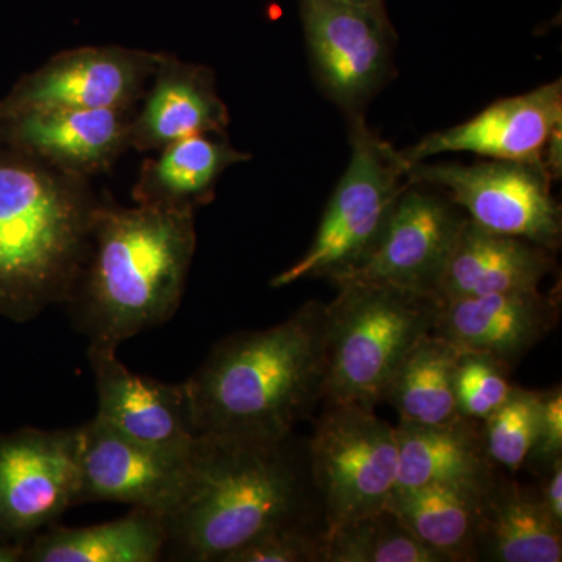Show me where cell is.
<instances>
[{"mask_svg": "<svg viewBox=\"0 0 562 562\" xmlns=\"http://www.w3.org/2000/svg\"><path fill=\"white\" fill-rule=\"evenodd\" d=\"M325 303L308 302L265 330L214 346L183 382L199 436L291 438L325 397Z\"/></svg>", "mask_w": 562, "mask_h": 562, "instance_id": "1", "label": "cell"}, {"mask_svg": "<svg viewBox=\"0 0 562 562\" xmlns=\"http://www.w3.org/2000/svg\"><path fill=\"white\" fill-rule=\"evenodd\" d=\"M195 213L101 198L87 262L66 306L90 344L120 349L179 310L194 260Z\"/></svg>", "mask_w": 562, "mask_h": 562, "instance_id": "2", "label": "cell"}, {"mask_svg": "<svg viewBox=\"0 0 562 562\" xmlns=\"http://www.w3.org/2000/svg\"><path fill=\"white\" fill-rule=\"evenodd\" d=\"M291 443L201 436L183 497L165 517V557L224 562L266 532L313 520L308 464Z\"/></svg>", "mask_w": 562, "mask_h": 562, "instance_id": "3", "label": "cell"}, {"mask_svg": "<svg viewBox=\"0 0 562 562\" xmlns=\"http://www.w3.org/2000/svg\"><path fill=\"white\" fill-rule=\"evenodd\" d=\"M99 202L91 180L0 143V317L29 322L66 305L90 254Z\"/></svg>", "mask_w": 562, "mask_h": 562, "instance_id": "4", "label": "cell"}, {"mask_svg": "<svg viewBox=\"0 0 562 562\" xmlns=\"http://www.w3.org/2000/svg\"><path fill=\"white\" fill-rule=\"evenodd\" d=\"M325 305L327 403L375 408L406 355L435 331L441 301L390 284L344 281Z\"/></svg>", "mask_w": 562, "mask_h": 562, "instance_id": "5", "label": "cell"}, {"mask_svg": "<svg viewBox=\"0 0 562 562\" xmlns=\"http://www.w3.org/2000/svg\"><path fill=\"white\" fill-rule=\"evenodd\" d=\"M350 117V161L301 260L271 280L284 288L305 279L336 281L353 271L373 249L398 195L409 184L402 151L366 124Z\"/></svg>", "mask_w": 562, "mask_h": 562, "instance_id": "6", "label": "cell"}, {"mask_svg": "<svg viewBox=\"0 0 562 562\" xmlns=\"http://www.w3.org/2000/svg\"><path fill=\"white\" fill-rule=\"evenodd\" d=\"M306 454L324 531L382 512L397 484L395 427L366 406L327 403Z\"/></svg>", "mask_w": 562, "mask_h": 562, "instance_id": "7", "label": "cell"}, {"mask_svg": "<svg viewBox=\"0 0 562 562\" xmlns=\"http://www.w3.org/2000/svg\"><path fill=\"white\" fill-rule=\"evenodd\" d=\"M412 183L442 191L468 220L497 235L557 251L562 238L552 173L542 162L487 160L473 165H408Z\"/></svg>", "mask_w": 562, "mask_h": 562, "instance_id": "8", "label": "cell"}, {"mask_svg": "<svg viewBox=\"0 0 562 562\" xmlns=\"http://www.w3.org/2000/svg\"><path fill=\"white\" fill-rule=\"evenodd\" d=\"M303 33L322 92L353 117L390 79L395 32L384 2L301 0Z\"/></svg>", "mask_w": 562, "mask_h": 562, "instance_id": "9", "label": "cell"}, {"mask_svg": "<svg viewBox=\"0 0 562 562\" xmlns=\"http://www.w3.org/2000/svg\"><path fill=\"white\" fill-rule=\"evenodd\" d=\"M79 492V427L0 432V538L31 542L77 506Z\"/></svg>", "mask_w": 562, "mask_h": 562, "instance_id": "10", "label": "cell"}, {"mask_svg": "<svg viewBox=\"0 0 562 562\" xmlns=\"http://www.w3.org/2000/svg\"><path fill=\"white\" fill-rule=\"evenodd\" d=\"M160 52L85 46L60 52L0 99V121L49 110H136Z\"/></svg>", "mask_w": 562, "mask_h": 562, "instance_id": "11", "label": "cell"}, {"mask_svg": "<svg viewBox=\"0 0 562 562\" xmlns=\"http://www.w3.org/2000/svg\"><path fill=\"white\" fill-rule=\"evenodd\" d=\"M465 221L446 195L409 181L371 254L333 283L368 281L436 295Z\"/></svg>", "mask_w": 562, "mask_h": 562, "instance_id": "12", "label": "cell"}, {"mask_svg": "<svg viewBox=\"0 0 562 562\" xmlns=\"http://www.w3.org/2000/svg\"><path fill=\"white\" fill-rule=\"evenodd\" d=\"M79 430L77 506L116 502L168 517L179 505L190 480L194 449L172 452L146 446L111 430L95 417Z\"/></svg>", "mask_w": 562, "mask_h": 562, "instance_id": "13", "label": "cell"}, {"mask_svg": "<svg viewBox=\"0 0 562 562\" xmlns=\"http://www.w3.org/2000/svg\"><path fill=\"white\" fill-rule=\"evenodd\" d=\"M561 128L562 81L554 80L525 94L491 103L472 120L430 133L402 155L408 165L449 151L543 165L550 140Z\"/></svg>", "mask_w": 562, "mask_h": 562, "instance_id": "14", "label": "cell"}, {"mask_svg": "<svg viewBox=\"0 0 562 562\" xmlns=\"http://www.w3.org/2000/svg\"><path fill=\"white\" fill-rule=\"evenodd\" d=\"M99 412L95 419L133 441L190 452L201 438L192 424L183 383L169 384L139 375L117 358V349L88 347Z\"/></svg>", "mask_w": 562, "mask_h": 562, "instance_id": "15", "label": "cell"}, {"mask_svg": "<svg viewBox=\"0 0 562 562\" xmlns=\"http://www.w3.org/2000/svg\"><path fill=\"white\" fill-rule=\"evenodd\" d=\"M136 110H49L0 121V143L68 176L92 180L131 149Z\"/></svg>", "mask_w": 562, "mask_h": 562, "instance_id": "16", "label": "cell"}, {"mask_svg": "<svg viewBox=\"0 0 562 562\" xmlns=\"http://www.w3.org/2000/svg\"><path fill=\"white\" fill-rule=\"evenodd\" d=\"M560 316L557 292L541 288L442 302L435 335L462 351H476L512 369L552 331Z\"/></svg>", "mask_w": 562, "mask_h": 562, "instance_id": "17", "label": "cell"}, {"mask_svg": "<svg viewBox=\"0 0 562 562\" xmlns=\"http://www.w3.org/2000/svg\"><path fill=\"white\" fill-rule=\"evenodd\" d=\"M131 125V149L157 151L194 135H227L231 113L213 70L160 52Z\"/></svg>", "mask_w": 562, "mask_h": 562, "instance_id": "18", "label": "cell"}, {"mask_svg": "<svg viewBox=\"0 0 562 562\" xmlns=\"http://www.w3.org/2000/svg\"><path fill=\"white\" fill-rule=\"evenodd\" d=\"M554 254L527 239L497 235L465 221L439 281V301L538 290L553 271Z\"/></svg>", "mask_w": 562, "mask_h": 562, "instance_id": "19", "label": "cell"}, {"mask_svg": "<svg viewBox=\"0 0 562 562\" xmlns=\"http://www.w3.org/2000/svg\"><path fill=\"white\" fill-rule=\"evenodd\" d=\"M227 135H194L157 150L140 165L132 188L136 205L195 213L214 201L222 173L249 161Z\"/></svg>", "mask_w": 562, "mask_h": 562, "instance_id": "20", "label": "cell"}, {"mask_svg": "<svg viewBox=\"0 0 562 562\" xmlns=\"http://www.w3.org/2000/svg\"><path fill=\"white\" fill-rule=\"evenodd\" d=\"M476 420L458 417L439 425L401 422L395 427L398 465L395 487L464 484L487 490L494 484V461Z\"/></svg>", "mask_w": 562, "mask_h": 562, "instance_id": "21", "label": "cell"}, {"mask_svg": "<svg viewBox=\"0 0 562 562\" xmlns=\"http://www.w3.org/2000/svg\"><path fill=\"white\" fill-rule=\"evenodd\" d=\"M490 490L441 483L395 487L384 508L450 562L475 561Z\"/></svg>", "mask_w": 562, "mask_h": 562, "instance_id": "22", "label": "cell"}, {"mask_svg": "<svg viewBox=\"0 0 562 562\" xmlns=\"http://www.w3.org/2000/svg\"><path fill=\"white\" fill-rule=\"evenodd\" d=\"M165 550V517L132 508L120 519L91 527L52 525L27 543L22 561L157 562Z\"/></svg>", "mask_w": 562, "mask_h": 562, "instance_id": "23", "label": "cell"}, {"mask_svg": "<svg viewBox=\"0 0 562 562\" xmlns=\"http://www.w3.org/2000/svg\"><path fill=\"white\" fill-rule=\"evenodd\" d=\"M561 531L541 494L497 479L486 495L479 560L560 562Z\"/></svg>", "mask_w": 562, "mask_h": 562, "instance_id": "24", "label": "cell"}, {"mask_svg": "<svg viewBox=\"0 0 562 562\" xmlns=\"http://www.w3.org/2000/svg\"><path fill=\"white\" fill-rule=\"evenodd\" d=\"M461 350L441 336H425L403 360L384 391L401 422L447 424L462 417L454 394V371Z\"/></svg>", "mask_w": 562, "mask_h": 562, "instance_id": "25", "label": "cell"}, {"mask_svg": "<svg viewBox=\"0 0 562 562\" xmlns=\"http://www.w3.org/2000/svg\"><path fill=\"white\" fill-rule=\"evenodd\" d=\"M322 562H450L425 546L386 508L324 531Z\"/></svg>", "mask_w": 562, "mask_h": 562, "instance_id": "26", "label": "cell"}, {"mask_svg": "<svg viewBox=\"0 0 562 562\" xmlns=\"http://www.w3.org/2000/svg\"><path fill=\"white\" fill-rule=\"evenodd\" d=\"M541 391L514 387L512 397L484 419L483 439L492 461L519 472L530 457L538 430Z\"/></svg>", "mask_w": 562, "mask_h": 562, "instance_id": "27", "label": "cell"}, {"mask_svg": "<svg viewBox=\"0 0 562 562\" xmlns=\"http://www.w3.org/2000/svg\"><path fill=\"white\" fill-rule=\"evenodd\" d=\"M503 362L476 351H462L454 371V394L462 417L484 420L512 397Z\"/></svg>", "mask_w": 562, "mask_h": 562, "instance_id": "28", "label": "cell"}, {"mask_svg": "<svg viewBox=\"0 0 562 562\" xmlns=\"http://www.w3.org/2000/svg\"><path fill=\"white\" fill-rule=\"evenodd\" d=\"M324 528L310 522L288 525L260 536L224 562H322Z\"/></svg>", "mask_w": 562, "mask_h": 562, "instance_id": "29", "label": "cell"}, {"mask_svg": "<svg viewBox=\"0 0 562 562\" xmlns=\"http://www.w3.org/2000/svg\"><path fill=\"white\" fill-rule=\"evenodd\" d=\"M562 458V392L561 387L541 391L538 430L527 461L536 462L542 471Z\"/></svg>", "mask_w": 562, "mask_h": 562, "instance_id": "30", "label": "cell"}, {"mask_svg": "<svg viewBox=\"0 0 562 562\" xmlns=\"http://www.w3.org/2000/svg\"><path fill=\"white\" fill-rule=\"evenodd\" d=\"M542 501L558 524L562 525V458L547 469Z\"/></svg>", "mask_w": 562, "mask_h": 562, "instance_id": "31", "label": "cell"}, {"mask_svg": "<svg viewBox=\"0 0 562 562\" xmlns=\"http://www.w3.org/2000/svg\"><path fill=\"white\" fill-rule=\"evenodd\" d=\"M25 549H27V543L0 538V562H18L24 560Z\"/></svg>", "mask_w": 562, "mask_h": 562, "instance_id": "32", "label": "cell"}, {"mask_svg": "<svg viewBox=\"0 0 562 562\" xmlns=\"http://www.w3.org/2000/svg\"><path fill=\"white\" fill-rule=\"evenodd\" d=\"M353 2H360V3H380V2H384V0H353Z\"/></svg>", "mask_w": 562, "mask_h": 562, "instance_id": "33", "label": "cell"}]
</instances>
